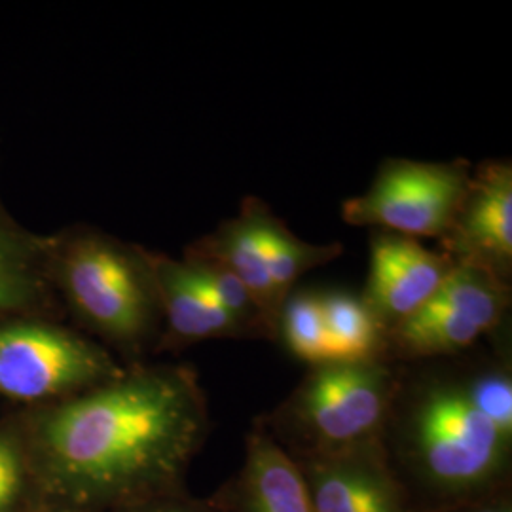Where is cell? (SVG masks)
Masks as SVG:
<instances>
[{"label":"cell","mask_w":512,"mask_h":512,"mask_svg":"<svg viewBox=\"0 0 512 512\" xmlns=\"http://www.w3.org/2000/svg\"><path fill=\"white\" fill-rule=\"evenodd\" d=\"M200 378L186 365H135L21 421L50 511L116 512L184 492L209 435Z\"/></svg>","instance_id":"6da1fadb"},{"label":"cell","mask_w":512,"mask_h":512,"mask_svg":"<svg viewBox=\"0 0 512 512\" xmlns=\"http://www.w3.org/2000/svg\"><path fill=\"white\" fill-rule=\"evenodd\" d=\"M406 490L414 482L437 509L505 490L512 435L476 406L465 374L433 376L397 393L384 440Z\"/></svg>","instance_id":"7a4b0ae2"},{"label":"cell","mask_w":512,"mask_h":512,"mask_svg":"<svg viewBox=\"0 0 512 512\" xmlns=\"http://www.w3.org/2000/svg\"><path fill=\"white\" fill-rule=\"evenodd\" d=\"M50 274L74 317L110 346L137 355L162 332L147 249L73 228L52 236Z\"/></svg>","instance_id":"3957f363"},{"label":"cell","mask_w":512,"mask_h":512,"mask_svg":"<svg viewBox=\"0 0 512 512\" xmlns=\"http://www.w3.org/2000/svg\"><path fill=\"white\" fill-rule=\"evenodd\" d=\"M401 380L387 361L311 366L260 423L293 458L334 456L384 442Z\"/></svg>","instance_id":"277c9868"},{"label":"cell","mask_w":512,"mask_h":512,"mask_svg":"<svg viewBox=\"0 0 512 512\" xmlns=\"http://www.w3.org/2000/svg\"><path fill=\"white\" fill-rule=\"evenodd\" d=\"M107 349L37 317L0 321V397L52 404L120 376Z\"/></svg>","instance_id":"5b68a950"},{"label":"cell","mask_w":512,"mask_h":512,"mask_svg":"<svg viewBox=\"0 0 512 512\" xmlns=\"http://www.w3.org/2000/svg\"><path fill=\"white\" fill-rule=\"evenodd\" d=\"M473 169L465 160L416 162L391 158L361 196L349 198L342 217L353 226L406 238L444 239L469 192Z\"/></svg>","instance_id":"8992f818"},{"label":"cell","mask_w":512,"mask_h":512,"mask_svg":"<svg viewBox=\"0 0 512 512\" xmlns=\"http://www.w3.org/2000/svg\"><path fill=\"white\" fill-rule=\"evenodd\" d=\"M509 304V281L478 262L458 260L420 310L385 332V361H421L465 351L499 327Z\"/></svg>","instance_id":"52a82bcc"},{"label":"cell","mask_w":512,"mask_h":512,"mask_svg":"<svg viewBox=\"0 0 512 512\" xmlns=\"http://www.w3.org/2000/svg\"><path fill=\"white\" fill-rule=\"evenodd\" d=\"M454 266L456 260L452 256L444 251H429L418 239L374 230L361 300L387 332L420 310L439 291Z\"/></svg>","instance_id":"ba28073f"},{"label":"cell","mask_w":512,"mask_h":512,"mask_svg":"<svg viewBox=\"0 0 512 512\" xmlns=\"http://www.w3.org/2000/svg\"><path fill=\"white\" fill-rule=\"evenodd\" d=\"M315 512H418L384 442L334 456L293 458Z\"/></svg>","instance_id":"9c48e42d"},{"label":"cell","mask_w":512,"mask_h":512,"mask_svg":"<svg viewBox=\"0 0 512 512\" xmlns=\"http://www.w3.org/2000/svg\"><path fill=\"white\" fill-rule=\"evenodd\" d=\"M444 253L473 260L501 279L512 270V165L486 162L473 171L469 192L446 238Z\"/></svg>","instance_id":"30bf717a"},{"label":"cell","mask_w":512,"mask_h":512,"mask_svg":"<svg viewBox=\"0 0 512 512\" xmlns=\"http://www.w3.org/2000/svg\"><path fill=\"white\" fill-rule=\"evenodd\" d=\"M213 501L220 512H315L298 463L262 425L247 437L238 475Z\"/></svg>","instance_id":"8fae6325"},{"label":"cell","mask_w":512,"mask_h":512,"mask_svg":"<svg viewBox=\"0 0 512 512\" xmlns=\"http://www.w3.org/2000/svg\"><path fill=\"white\" fill-rule=\"evenodd\" d=\"M165 346H190L205 340L251 336L207 293L183 260L148 251Z\"/></svg>","instance_id":"7c38bea8"},{"label":"cell","mask_w":512,"mask_h":512,"mask_svg":"<svg viewBox=\"0 0 512 512\" xmlns=\"http://www.w3.org/2000/svg\"><path fill=\"white\" fill-rule=\"evenodd\" d=\"M268 205L255 198H247L238 217L220 224L217 232L198 239L196 243L209 255L224 262L255 300L268 338H277L279 317L285 300L277 293L268 270L262 220Z\"/></svg>","instance_id":"4fadbf2b"},{"label":"cell","mask_w":512,"mask_h":512,"mask_svg":"<svg viewBox=\"0 0 512 512\" xmlns=\"http://www.w3.org/2000/svg\"><path fill=\"white\" fill-rule=\"evenodd\" d=\"M50 255L52 238L19 226L0 202V315L29 317L52 302Z\"/></svg>","instance_id":"5bb4252c"},{"label":"cell","mask_w":512,"mask_h":512,"mask_svg":"<svg viewBox=\"0 0 512 512\" xmlns=\"http://www.w3.org/2000/svg\"><path fill=\"white\" fill-rule=\"evenodd\" d=\"M327 363L385 361V332L361 298L346 293L321 294Z\"/></svg>","instance_id":"9a60e30c"},{"label":"cell","mask_w":512,"mask_h":512,"mask_svg":"<svg viewBox=\"0 0 512 512\" xmlns=\"http://www.w3.org/2000/svg\"><path fill=\"white\" fill-rule=\"evenodd\" d=\"M262 238L266 249L268 270L275 289L283 300L293 294L294 283L313 268H319L342 255L340 243L317 245L294 236L287 224L268 209L262 220Z\"/></svg>","instance_id":"2e32d148"},{"label":"cell","mask_w":512,"mask_h":512,"mask_svg":"<svg viewBox=\"0 0 512 512\" xmlns=\"http://www.w3.org/2000/svg\"><path fill=\"white\" fill-rule=\"evenodd\" d=\"M183 262L202 283L203 289L217 300L220 308L228 311L236 321L249 330L251 336H266L264 323L253 296L239 281L238 275L224 262H220L217 256L203 251L198 243H192L184 251Z\"/></svg>","instance_id":"e0dca14e"},{"label":"cell","mask_w":512,"mask_h":512,"mask_svg":"<svg viewBox=\"0 0 512 512\" xmlns=\"http://www.w3.org/2000/svg\"><path fill=\"white\" fill-rule=\"evenodd\" d=\"M287 349L310 366L327 365V332L321 294H289L279 317V332Z\"/></svg>","instance_id":"ac0fdd59"},{"label":"cell","mask_w":512,"mask_h":512,"mask_svg":"<svg viewBox=\"0 0 512 512\" xmlns=\"http://www.w3.org/2000/svg\"><path fill=\"white\" fill-rule=\"evenodd\" d=\"M35 490L29 450L21 423L0 425V512H23Z\"/></svg>","instance_id":"d6986e66"},{"label":"cell","mask_w":512,"mask_h":512,"mask_svg":"<svg viewBox=\"0 0 512 512\" xmlns=\"http://www.w3.org/2000/svg\"><path fill=\"white\" fill-rule=\"evenodd\" d=\"M465 380L480 412L512 435L511 370L501 365L484 366L465 374Z\"/></svg>","instance_id":"ffe728a7"},{"label":"cell","mask_w":512,"mask_h":512,"mask_svg":"<svg viewBox=\"0 0 512 512\" xmlns=\"http://www.w3.org/2000/svg\"><path fill=\"white\" fill-rule=\"evenodd\" d=\"M116 512H220L219 507L215 505V501H202V499H194L186 492L181 494L164 495V497H156L145 503L126 507Z\"/></svg>","instance_id":"44dd1931"},{"label":"cell","mask_w":512,"mask_h":512,"mask_svg":"<svg viewBox=\"0 0 512 512\" xmlns=\"http://www.w3.org/2000/svg\"><path fill=\"white\" fill-rule=\"evenodd\" d=\"M433 512H512V503L509 494H505V490H499L495 494Z\"/></svg>","instance_id":"7402d4cb"},{"label":"cell","mask_w":512,"mask_h":512,"mask_svg":"<svg viewBox=\"0 0 512 512\" xmlns=\"http://www.w3.org/2000/svg\"><path fill=\"white\" fill-rule=\"evenodd\" d=\"M219 511H220V509H219Z\"/></svg>","instance_id":"603a6c76"}]
</instances>
